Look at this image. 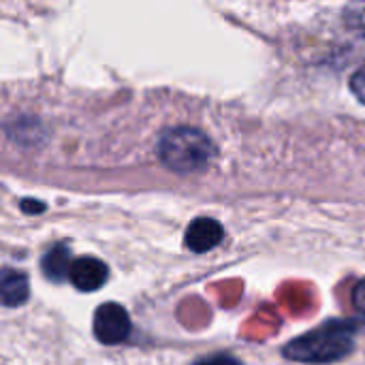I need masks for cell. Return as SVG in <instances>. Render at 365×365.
I'll return each instance as SVG.
<instances>
[{
    "mask_svg": "<svg viewBox=\"0 0 365 365\" xmlns=\"http://www.w3.org/2000/svg\"><path fill=\"white\" fill-rule=\"evenodd\" d=\"M355 349V327L349 323H327L319 329L293 340L284 355L299 364H334L351 355Z\"/></svg>",
    "mask_w": 365,
    "mask_h": 365,
    "instance_id": "1",
    "label": "cell"
},
{
    "mask_svg": "<svg viewBox=\"0 0 365 365\" xmlns=\"http://www.w3.org/2000/svg\"><path fill=\"white\" fill-rule=\"evenodd\" d=\"M158 156L163 165L175 173H199L210 167L216 156V148L199 128L178 126L163 135Z\"/></svg>",
    "mask_w": 365,
    "mask_h": 365,
    "instance_id": "2",
    "label": "cell"
},
{
    "mask_svg": "<svg viewBox=\"0 0 365 365\" xmlns=\"http://www.w3.org/2000/svg\"><path fill=\"white\" fill-rule=\"evenodd\" d=\"M130 334L128 312L120 304H103L94 314V336L98 342L111 346L120 344Z\"/></svg>",
    "mask_w": 365,
    "mask_h": 365,
    "instance_id": "3",
    "label": "cell"
},
{
    "mask_svg": "<svg viewBox=\"0 0 365 365\" xmlns=\"http://www.w3.org/2000/svg\"><path fill=\"white\" fill-rule=\"evenodd\" d=\"M68 280L73 282L75 289L92 293L96 289H101L107 282V265L94 257H81L73 261Z\"/></svg>",
    "mask_w": 365,
    "mask_h": 365,
    "instance_id": "4",
    "label": "cell"
},
{
    "mask_svg": "<svg viewBox=\"0 0 365 365\" xmlns=\"http://www.w3.org/2000/svg\"><path fill=\"white\" fill-rule=\"evenodd\" d=\"M222 242V227L214 218H197L186 231V246L192 252H210Z\"/></svg>",
    "mask_w": 365,
    "mask_h": 365,
    "instance_id": "5",
    "label": "cell"
},
{
    "mask_svg": "<svg viewBox=\"0 0 365 365\" xmlns=\"http://www.w3.org/2000/svg\"><path fill=\"white\" fill-rule=\"evenodd\" d=\"M30 297V284L28 278L21 272L6 269L2 274V304L6 308H17L26 304Z\"/></svg>",
    "mask_w": 365,
    "mask_h": 365,
    "instance_id": "6",
    "label": "cell"
},
{
    "mask_svg": "<svg viewBox=\"0 0 365 365\" xmlns=\"http://www.w3.org/2000/svg\"><path fill=\"white\" fill-rule=\"evenodd\" d=\"M71 267H73L71 250H68L64 244L53 246V248L43 257V272H45L47 278H51V280H56V282L68 278Z\"/></svg>",
    "mask_w": 365,
    "mask_h": 365,
    "instance_id": "7",
    "label": "cell"
},
{
    "mask_svg": "<svg viewBox=\"0 0 365 365\" xmlns=\"http://www.w3.org/2000/svg\"><path fill=\"white\" fill-rule=\"evenodd\" d=\"M351 90H353V94L365 105V66L364 68H359V71L351 77Z\"/></svg>",
    "mask_w": 365,
    "mask_h": 365,
    "instance_id": "8",
    "label": "cell"
},
{
    "mask_svg": "<svg viewBox=\"0 0 365 365\" xmlns=\"http://www.w3.org/2000/svg\"><path fill=\"white\" fill-rule=\"evenodd\" d=\"M195 365H240V361L231 355H214V357H207V359H201Z\"/></svg>",
    "mask_w": 365,
    "mask_h": 365,
    "instance_id": "9",
    "label": "cell"
},
{
    "mask_svg": "<svg viewBox=\"0 0 365 365\" xmlns=\"http://www.w3.org/2000/svg\"><path fill=\"white\" fill-rule=\"evenodd\" d=\"M353 306L365 314V278L355 287V291H353Z\"/></svg>",
    "mask_w": 365,
    "mask_h": 365,
    "instance_id": "10",
    "label": "cell"
}]
</instances>
